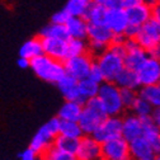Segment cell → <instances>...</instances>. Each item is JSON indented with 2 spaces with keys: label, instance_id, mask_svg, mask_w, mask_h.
I'll use <instances>...</instances> for the list:
<instances>
[{
  "label": "cell",
  "instance_id": "6da1fadb",
  "mask_svg": "<svg viewBox=\"0 0 160 160\" xmlns=\"http://www.w3.org/2000/svg\"><path fill=\"white\" fill-rule=\"evenodd\" d=\"M123 45H109L103 52L94 57V61L101 69L106 82H114L116 76L125 68Z\"/></svg>",
  "mask_w": 160,
  "mask_h": 160
},
{
  "label": "cell",
  "instance_id": "7a4b0ae2",
  "mask_svg": "<svg viewBox=\"0 0 160 160\" xmlns=\"http://www.w3.org/2000/svg\"><path fill=\"white\" fill-rule=\"evenodd\" d=\"M29 69H32V71L41 80L51 84H56L66 74L62 61H58L45 53L33 57L31 60Z\"/></svg>",
  "mask_w": 160,
  "mask_h": 160
},
{
  "label": "cell",
  "instance_id": "3957f363",
  "mask_svg": "<svg viewBox=\"0 0 160 160\" xmlns=\"http://www.w3.org/2000/svg\"><path fill=\"white\" fill-rule=\"evenodd\" d=\"M97 98L106 116H122L126 109L121 99V89L114 82H104L99 84Z\"/></svg>",
  "mask_w": 160,
  "mask_h": 160
},
{
  "label": "cell",
  "instance_id": "277c9868",
  "mask_svg": "<svg viewBox=\"0 0 160 160\" xmlns=\"http://www.w3.org/2000/svg\"><path fill=\"white\" fill-rule=\"evenodd\" d=\"M106 117L107 116L101 103H99L98 98L95 97V98L88 99V101L83 103V111L78 119V122L80 127H82L84 135H92Z\"/></svg>",
  "mask_w": 160,
  "mask_h": 160
},
{
  "label": "cell",
  "instance_id": "5b68a950",
  "mask_svg": "<svg viewBox=\"0 0 160 160\" xmlns=\"http://www.w3.org/2000/svg\"><path fill=\"white\" fill-rule=\"evenodd\" d=\"M122 130V118L121 116H107L99 126L94 130L92 136L99 144H103L109 140L121 136Z\"/></svg>",
  "mask_w": 160,
  "mask_h": 160
},
{
  "label": "cell",
  "instance_id": "8992f818",
  "mask_svg": "<svg viewBox=\"0 0 160 160\" xmlns=\"http://www.w3.org/2000/svg\"><path fill=\"white\" fill-rule=\"evenodd\" d=\"M64 62L65 72L70 76H72L76 80H82L88 78L89 70L92 64L94 62V56H92L89 52L84 55H78L68 57Z\"/></svg>",
  "mask_w": 160,
  "mask_h": 160
},
{
  "label": "cell",
  "instance_id": "52a82bcc",
  "mask_svg": "<svg viewBox=\"0 0 160 160\" xmlns=\"http://www.w3.org/2000/svg\"><path fill=\"white\" fill-rule=\"evenodd\" d=\"M128 142L119 136L102 144L101 160H130Z\"/></svg>",
  "mask_w": 160,
  "mask_h": 160
},
{
  "label": "cell",
  "instance_id": "ba28073f",
  "mask_svg": "<svg viewBox=\"0 0 160 160\" xmlns=\"http://www.w3.org/2000/svg\"><path fill=\"white\" fill-rule=\"evenodd\" d=\"M135 39L146 51H149L156 45H160V23L150 18L146 23L140 27V31Z\"/></svg>",
  "mask_w": 160,
  "mask_h": 160
},
{
  "label": "cell",
  "instance_id": "9c48e42d",
  "mask_svg": "<svg viewBox=\"0 0 160 160\" xmlns=\"http://www.w3.org/2000/svg\"><path fill=\"white\" fill-rule=\"evenodd\" d=\"M140 85L160 84V60L148 56L145 61L136 69Z\"/></svg>",
  "mask_w": 160,
  "mask_h": 160
},
{
  "label": "cell",
  "instance_id": "30bf717a",
  "mask_svg": "<svg viewBox=\"0 0 160 160\" xmlns=\"http://www.w3.org/2000/svg\"><path fill=\"white\" fill-rule=\"evenodd\" d=\"M123 47H125V55H123L125 68L136 70L149 56L148 51L140 46L135 38H127Z\"/></svg>",
  "mask_w": 160,
  "mask_h": 160
},
{
  "label": "cell",
  "instance_id": "8fae6325",
  "mask_svg": "<svg viewBox=\"0 0 160 160\" xmlns=\"http://www.w3.org/2000/svg\"><path fill=\"white\" fill-rule=\"evenodd\" d=\"M102 144H99L92 135H83L79 138L75 155L78 160H101Z\"/></svg>",
  "mask_w": 160,
  "mask_h": 160
},
{
  "label": "cell",
  "instance_id": "7c38bea8",
  "mask_svg": "<svg viewBox=\"0 0 160 160\" xmlns=\"http://www.w3.org/2000/svg\"><path fill=\"white\" fill-rule=\"evenodd\" d=\"M122 118V130H121V136L126 140L127 142L132 141V140L142 136L144 132V125H142V118L133 114L132 112L123 113L121 116Z\"/></svg>",
  "mask_w": 160,
  "mask_h": 160
},
{
  "label": "cell",
  "instance_id": "4fadbf2b",
  "mask_svg": "<svg viewBox=\"0 0 160 160\" xmlns=\"http://www.w3.org/2000/svg\"><path fill=\"white\" fill-rule=\"evenodd\" d=\"M41 43L45 55L56 58L58 61H65L68 58V39L45 37L41 38Z\"/></svg>",
  "mask_w": 160,
  "mask_h": 160
},
{
  "label": "cell",
  "instance_id": "5bb4252c",
  "mask_svg": "<svg viewBox=\"0 0 160 160\" xmlns=\"http://www.w3.org/2000/svg\"><path fill=\"white\" fill-rule=\"evenodd\" d=\"M55 135H52L47 127L43 125L41 128H38V131L34 133V136L32 137L31 142H29V148L37 154V155H45L46 151L53 145V140H55Z\"/></svg>",
  "mask_w": 160,
  "mask_h": 160
},
{
  "label": "cell",
  "instance_id": "9a60e30c",
  "mask_svg": "<svg viewBox=\"0 0 160 160\" xmlns=\"http://www.w3.org/2000/svg\"><path fill=\"white\" fill-rule=\"evenodd\" d=\"M130 158L132 160H152L155 152L144 136H140L128 142Z\"/></svg>",
  "mask_w": 160,
  "mask_h": 160
},
{
  "label": "cell",
  "instance_id": "2e32d148",
  "mask_svg": "<svg viewBox=\"0 0 160 160\" xmlns=\"http://www.w3.org/2000/svg\"><path fill=\"white\" fill-rule=\"evenodd\" d=\"M107 28L113 33H123L126 27L128 26V19L125 8L121 9H108L107 17H106V23Z\"/></svg>",
  "mask_w": 160,
  "mask_h": 160
},
{
  "label": "cell",
  "instance_id": "e0dca14e",
  "mask_svg": "<svg viewBox=\"0 0 160 160\" xmlns=\"http://www.w3.org/2000/svg\"><path fill=\"white\" fill-rule=\"evenodd\" d=\"M126 14L128 19V24H133L137 27H141L151 18V5L145 3L144 0L133 7L126 8Z\"/></svg>",
  "mask_w": 160,
  "mask_h": 160
},
{
  "label": "cell",
  "instance_id": "ac0fdd59",
  "mask_svg": "<svg viewBox=\"0 0 160 160\" xmlns=\"http://www.w3.org/2000/svg\"><path fill=\"white\" fill-rule=\"evenodd\" d=\"M56 85L60 93L65 98V101H76V102L83 103L79 95V90H78V80L74 79L72 76L65 74L56 83Z\"/></svg>",
  "mask_w": 160,
  "mask_h": 160
},
{
  "label": "cell",
  "instance_id": "d6986e66",
  "mask_svg": "<svg viewBox=\"0 0 160 160\" xmlns=\"http://www.w3.org/2000/svg\"><path fill=\"white\" fill-rule=\"evenodd\" d=\"M112 37H113V33L107 28V26L88 23V31H87L88 42H97V43H103L106 46H109Z\"/></svg>",
  "mask_w": 160,
  "mask_h": 160
},
{
  "label": "cell",
  "instance_id": "ffe728a7",
  "mask_svg": "<svg viewBox=\"0 0 160 160\" xmlns=\"http://www.w3.org/2000/svg\"><path fill=\"white\" fill-rule=\"evenodd\" d=\"M142 125H144L142 136L146 138V141L150 144V146L152 148L155 154L159 152L160 151V130L154 123L151 116L142 118Z\"/></svg>",
  "mask_w": 160,
  "mask_h": 160
},
{
  "label": "cell",
  "instance_id": "44dd1931",
  "mask_svg": "<svg viewBox=\"0 0 160 160\" xmlns=\"http://www.w3.org/2000/svg\"><path fill=\"white\" fill-rule=\"evenodd\" d=\"M66 31L70 38H84L87 39L88 22L84 17H70L65 23Z\"/></svg>",
  "mask_w": 160,
  "mask_h": 160
},
{
  "label": "cell",
  "instance_id": "7402d4cb",
  "mask_svg": "<svg viewBox=\"0 0 160 160\" xmlns=\"http://www.w3.org/2000/svg\"><path fill=\"white\" fill-rule=\"evenodd\" d=\"M83 111V103L76 101H65V103L60 107L57 117L61 121H78Z\"/></svg>",
  "mask_w": 160,
  "mask_h": 160
},
{
  "label": "cell",
  "instance_id": "603a6c76",
  "mask_svg": "<svg viewBox=\"0 0 160 160\" xmlns=\"http://www.w3.org/2000/svg\"><path fill=\"white\" fill-rule=\"evenodd\" d=\"M114 83L119 88H128V89H135V90H138V88L141 87L138 82L136 70H132L128 68H123L119 71V74L114 79Z\"/></svg>",
  "mask_w": 160,
  "mask_h": 160
},
{
  "label": "cell",
  "instance_id": "cb8c5ba5",
  "mask_svg": "<svg viewBox=\"0 0 160 160\" xmlns=\"http://www.w3.org/2000/svg\"><path fill=\"white\" fill-rule=\"evenodd\" d=\"M138 95L151 104L154 109L160 108V84H152V85H142L137 90Z\"/></svg>",
  "mask_w": 160,
  "mask_h": 160
},
{
  "label": "cell",
  "instance_id": "d4e9b609",
  "mask_svg": "<svg viewBox=\"0 0 160 160\" xmlns=\"http://www.w3.org/2000/svg\"><path fill=\"white\" fill-rule=\"evenodd\" d=\"M41 53H43V50H42V43H41V38L39 37H33L28 39L19 48V56L26 57L28 60H32L33 57Z\"/></svg>",
  "mask_w": 160,
  "mask_h": 160
},
{
  "label": "cell",
  "instance_id": "484cf974",
  "mask_svg": "<svg viewBox=\"0 0 160 160\" xmlns=\"http://www.w3.org/2000/svg\"><path fill=\"white\" fill-rule=\"evenodd\" d=\"M98 89H99V84L93 82L89 78L78 80V90H79V95L83 103L88 101V99L95 98L98 94Z\"/></svg>",
  "mask_w": 160,
  "mask_h": 160
},
{
  "label": "cell",
  "instance_id": "4316f807",
  "mask_svg": "<svg viewBox=\"0 0 160 160\" xmlns=\"http://www.w3.org/2000/svg\"><path fill=\"white\" fill-rule=\"evenodd\" d=\"M107 8L103 5H95L90 4L87 14L84 18L89 24H104L106 23V17H107ZM106 26V24H104Z\"/></svg>",
  "mask_w": 160,
  "mask_h": 160
},
{
  "label": "cell",
  "instance_id": "83f0119b",
  "mask_svg": "<svg viewBox=\"0 0 160 160\" xmlns=\"http://www.w3.org/2000/svg\"><path fill=\"white\" fill-rule=\"evenodd\" d=\"M38 37H41V38L50 37V38H60V39H69L70 38L65 24H56V23H50V24L45 26L41 29V32H39Z\"/></svg>",
  "mask_w": 160,
  "mask_h": 160
},
{
  "label": "cell",
  "instance_id": "f1b7e54d",
  "mask_svg": "<svg viewBox=\"0 0 160 160\" xmlns=\"http://www.w3.org/2000/svg\"><path fill=\"white\" fill-rule=\"evenodd\" d=\"M90 2L88 0H68L65 5V10L70 17H84L90 7Z\"/></svg>",
  "mask_w": 160,
  "mask_h": 160
},
{
  "label": "cell",
  "instance_id": "f546056e",
  "mask_svg": "<svg viewBox=\"0 0 160 160\" xmlns=\"http://www.w3.org/2000/svg\"><path fill=\"white\" fill-rule=\"evenodd\" d=\"M128 111L132 112L133 114L138 116L140 118H144V117H150L154 112V108L151 107V104L146 101V99L137 95V98L135 99V102L132 103V106Z\"/></svg>",
  "mask_w": 160,
  "mask_h": 160
},
{
  "label": "cell",
  "instance_id": "4dcf8cb0",
  "mask_svg": "<svg viewBox=\"0 0 160 160\" xmlns=\"http://www.w3.org/2000/svg\"><path fill=\"white\" fill-rule=\"evenodd\" d=\"M89 52L88 41L84 38H69L68 39V57L84 55Z\"/></svg>",
  "mask_w": 160,
  "mask_h": 160
},
{
  "label": "cell",
  "instance_id": "1f68e13d",
  "mask_svg": "<svg viewBox=\"0 0 160 160\" xmlns=\"http://www.w3.org/2000/svg\"><path fill=\"white\" fill-rule=\"evenodd\" d=\"M78 144H79V138H72V137H68L64 135H57L53 140V146L64 150V151H69V152H74L78 149Z\"/></svg>",
  "mask_w": 160,
  "mask_h": 160
},
{
  "label": "cell",
  "instance_id": "d6a6232c",
  "mask_svg": "<svg viewBox=\"0 0 160 160\" xmlns=\"http://www.w3.org/2000/svg\"><path fill=\"white\" fill-rule=\"evenodd\" d=\"M60 135L72 137V138H80L84 133L78 121H61Z\"/></svg>",
  "mask_w": 160,
  "mask_h": 160
},
{
  "label": "cell",
  "instance_id": "836d02e7",
  "mask_svg": "<svg viewBox=\"0 0 160 160\" xmlns=\"http://www.w3.org/2000/svg\"><path fill=\"white\" fill-rule=\"evenodd\" d=\"M45 155L47 156L48 160H78V158H76V155L74 152L60 150V149L55 148L53 145L46 151Z\"/></svg>",
  "mask_w": 160,
  "mask_h": 160
},
{
  "label": "cell",
  "instance_id": "e575fe53",
  "mask_svg": "<svg viewBox=\"0 0 160 160\" xmlns=\"http://www.w3.org/2000/svg\"><path fill=\"white\" fill-rule=\"evenodd\" d=\"M121 89V99H122V103L125 109H130L132 103L135 102V99L137 98L138 93L135 89H128V88H119Z\"/></svg>",
  "mask_w": 160,
  "mask_h": 160
},
{
  "label": "cell",
  "instance_id": "d590c367",
  "mask_svg": "<svg viewBox=\"0 0 160 160\" xmlns=\"http://www.w3.org/2000/svg\"><path fill=\"white\" fill-rule=\"evenodd\" d=\"M88 78H89V79H92V80H93V82L98 83V84H101V83H103V82H104V78H103V74H102L101 69H99V68H98V65L95 64V61H94V62L92 64V66H90V70H89Z\"/></svg>",
  "mask_w": 160,
  "mask_h": 160
},
{
  "label": "cell",
  "instance_id": "8d00e7d4",
  "mask_svg": "<svg viewBox=\"0 0 160 160\" xmlns=\"http://www.w3.org/2000/svg\"><path fill=\"white\" fill-rule=\"evenodd\" d=\"M45 126L47 127V130L52 135L57 136L60 133V127H61V119H60L57 116L56 117H52L51 119H48V121L45 123Z\"/></svg>",
  "mask_w": 160,
  "mask_h": 160
},
{
  "label": "cell",
  "instance_id": "74e56055",
  "mask_svg": "<svg viewBox=\"0 0 160 160\" xmlns=\"http://www.w3.org/2000/svg\"><path fill=\"white\" fill-rule=\"evenodd\" d=\"M70 18L69 13L62 9V10H58L56 12L52 17H51V23H56V24H65L68 22V19Z\"/></svg>",
  "mask_w": 160,
  "mask_h": 160
},
{
  "label": "cell",
  "instance_id": "f35d334b",
  "mask_svg": "<svg viewBox=\"0 0 160 160\" xmlns=\"http://www.w3.org/2000/svg\"><path fill=\"white\" fill-rule=\"evenodd\" d=\"M18 158H19V160H37L38 155L31 148H27L26 150L18 154Z\"/></svg>",
  "mask_w": 160,
  "mask_h": 160
},
{
  "label": "cell",
  "instance_id": "ab89813d",
  "mask_svg": "<svg viewBox=\"0 0 160 160\" xmlns=\"http://www.w3.org/2000/svg\"><path fill=\"white\" fill-rule=\"evenodd\" d=\"M138 31H140V27L133 26V24H128V26L126 27L123 34L126 36V38H135V37L137 36Z\"/></svg>",
  "mask_w": 160,
  "mask_h": 160
},
{
  "label": "cell",
  "instance_id": "60d3db41",
  "mask_svg": "<svg viewBox=\"0 0 160 160\" xmlns=\"http://www.w3.org/2000/svg\"><path fill=\"white\" fill-rule=\"evenodd\" d=\"M104 7L107 9H121L123 8V0H106Z\"/></svg>",
  "mask_w": 160,
  "mask_h": 160
},
{
  "label": "cell",
  "instance_id": "b9f144b4",
  "mask_svg": "<svg viewBox=\"0 0 160 160\" xmlns=\"http://www.w3.org/2000/svg\"><path fill=\"white\" fill-rule=\"evenodd\" d=\"M151 18L155 19L158 23H160V2L151 5Z\"/></svg>",
  "mask_w": 160,
  "mask_h": 160
},
{
  "label": "cell",
  "instance_id": "7bdbcfd3",
  "mask_svg": "<svg viewBox=\"0 0 160 160\" xmlns=\"http://www.w3.org/2000/svg\"><path fill=\"white\" fill-rule=\"evenodd\" d=\"M126 36L123 33H117V34H113L112 37V41H111V45H125L126 42Z\"/></svg>",
  "mask_w": 160,
  "mask_h": 160
},
{
  "label": "cell",
  "instance_id": "ee69618b",
  "mask_svg": "<svg viewBox=\"0 0 160 160\" xmlns=\"http://www.w3.org/2000/svg\"><path fill=\"white\" fill-rule=\"evenodd\" d=\"M17 64H18V66L21 68V69H29V66H31V60H28V58H26V57H21V56H19Z\"/></svg>",
  "mask_w": 160,
  "mask_h": 160
},
{
  "label": "cell",
  "instance_id": "f6af8a7d",
  "mask_svg": "<svg viewBox=\"0 0 160 160\" xmlns=\"http://www.w3.org/2000/svg\"><path fill=\"white\" fill-rule=\"evenodd\" d=\"M148 55L151 56V57H154V58L160 60V45H156V46H154L152 48H150V50L148 51Z\"/></svg>",
  "mask_w": 160,
  "mask_h": 160
},
{
  "label": "cell",
  "instance_id": "bcb514c9",
  "mask_svg": "<svg viewBox=\"0 0 160 160\" xmlns=\"http://www.w3.org/2000/svg\"><path fill=\"white\" fill-rule=\"evenodd\" d=\"M151 118H152L154 123L156 125V127L160 130V108L154 109V112H152V114H151Z\"/></svg>",
  "mask_w": 160,
  "mask_h": 160
},
{
  "label": "cell",
  "instance_id": "7dc6e473",
  "mask_svg": "<svg viewBox=\"0 0 160 160\" xmlns=\"http://www.w3.org/2000/svg\"><path fill=\"white\" fill-rule=\"evenodd\" d=\"M142 0H123V8H130V7H133L138 3H141Z\"/></svg>",
  "mask_w": 160,
  "mask_h": 160
},
{
  "label": "cell",
  "instance_id": "c3c4849f",
  "mask_svg": "<svg viewBox=\"0 0 160 160\" xmlns=\"http://www.w3.org/2000/svg\"><path fill=\"white\" fill-rule=\"evenodd\" d=\"M104 2H106V0H92V4H95V5H103V7H104Z\"/></svg>",
  "mask_w": 160,
  "mask_h": 160
},
{
  "label": "cell",
  "instance_id": "681fc988",
  "mask_svg": "<svg viewBox=\"0 0 160 160\" xmlns=\"http://www.w3.org/2000/svg\"><path fill=\"white\" fill-rule=\"evenodd\" d=\"M145 3H148V4H150V5H152V4H155V3H158V2H160V0H144Z\"/></svg>",
  "mask_w": 160,
  "mask_h": 160
},
{
  "label": "cell",
  "instance_id": "f907efd6",
  "mask_svg": "<svg viewBox=\"0 0 160 160\" xmlns=\"http://www.w3.org/2000/svg\"><path fill=\"white\" fill-rule=\"evenodd\" d=\"M37 160H48V159H47V156H46V155H38Z\"/></svg>",
  "mask_w": 160,
  "mask_h": 160
},
{
  "label": "cell",
  "instance_id": "816d5d0a",
  "mask_svg": "<svg viewBox=\"0 0 160 160\" xmlns=\"http://www.w3.org/2000/svg\"><path fill=\"white\" fill-rule=\"evenodd\" d=\"M152 160H160V151L155 154V156H154V159H152Z\"/></svg>",
  "mask_w": 160,
  "mask_h": 160
},
{
  "label": "cell",
  "instance_id": "f5cc1de1",
  "mask_svg": "<svg viewBox=\"0 0 160 160\" xmlns=\"http://www.w3.org/2000/svg\"><path fill=\"white\" fill-rule=\"evenodd\" d=\"M130 160H132V159H130Z\"/></svg>",
  "mask_w": 160,
  "mask_h": 160
}]
</instances>
